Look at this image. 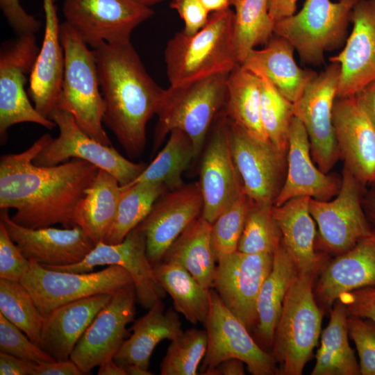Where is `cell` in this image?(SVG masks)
<instances>
[{
    "instance_id": "12",
    "label": "cell",
    "mask_w": 375,
    "mask_h": 375,
    "mask_svg": "<svg viewBox=\"0 0 375 375\" xmlns=\"http://www.w3.org/2000/svg\"><path fill=\"white\" fill-rule=\"evenodd\" d=\"M40 49L35 35H17L5 41L0 49V137L1 143L12 126L30 122L51 130L56 126L33 106L26 93L30 74Z\"/></svg>"
},
{
    "instance_id": "17",
    "label": "cell",
    "mask_w": 375,
    "mask_h": 375,
    "mask_svg": "<svg viewBox=\"0 0 375 375\" xmlns=\"http://www.w3.org/2000/svg\"><path fill=\"white\" fill-rule=\"evenodd\" d=\"M111 265H119L130 274L137 301L143 308L149 310L166 296L147 256L145 235L138 226L119 243H97L77 263L45 267L56 271L83 273L92 272L97 266Z\"/></svg>"
},
{
    "instance_id": "42",
    "label": "cell",
    "mask_w": 375,
    "mask_h": 375,
    "mask_svg": "<svg viewBox=\"0 0 375 375\" xmlns=\"http://www.w3.org/2000/svg\"><path fill=\"white\" fill-rule=\"evenodd\" d=\"M260 79V115L269 140L278 149L288 150L290 128L293 114L288 101L265 76Z\"/></svg>"
},
{
    "instance_id": "30",
    "label": "cell",
    "mask_w": 375,
    "mask_h": 375,
    "mask_svg": "<svg viewBox=\"0 0 375 375\" xmlns=\"http://www.w3.org/2000/svg\"><path fill=\"white\" fill-rule=\"evenodd\" d=\"M164 308L162 300H159L134 322L133 333L113 357L118 365L133 364L149 370L156 345L164 340H172L183 333L178 312L172 308L165 311Z\"/></svg>"
},
{
    "instance_id": "19",
    "label": "cell",
    "mask_w": 375,
    "mask_h": 375,
    "mask_svg": "<svg viewBox=\"0 0 375 375\" xmlns=\"http://www.w3.org/2000/svg\"><path fill=\"white\" fill-rule=\"evenodd\" d=\"M136 300L131 283L113 294L88 327L70 356L84 374L117 353L128 335L126 326L134 319Z\"/></svg>"
},
{
    "instance_id": "57",
    "label": "cell",
    "mask_w": 375,
    "mask_h": 375,
    "mask_svg": "<svg viewBox=\"0 0 375 375\" xmlns=\"http://www.w3.org/2000/svg\"><path fill=\"white\" fill-rule=\"evenodd\" d=\"M99 367L98 375H126L123 367L118 365L113 358L104 361Z\"/></svg>"
},
{
    "instance_id": "43",
    "label": "cell",
    "mask_w": 375,
    "mask_h": 375,
    "mask_svg": "<svg viewBox=\"0 0 375 375\" xmlns=\"http://www.w3.org/2000/svg\"><path fill=\"white\" fill-rule=\"evenodd\" d=\"M206 330L188 329L171 340L160 363L161 375H196L207 349Z\"/></svg>"
},
{
    "instance_id": "55",
    "label": "cell",
    "mask_w": 375,
    "mask_h": 375,
    "mask_svg": "<svg viewBox=\"0 0 375 375\" xmlns=\"http://www.w3.org/2000/svg\"><path fill=\"white\" fill-rule=\"evenodd\" d=\"M355 96L375 126V80Z\"/></svg>"
},
{
    "instance_id": "52",
    "label": "cell",
    "mask_w": 375,
    "mask_h": 375,
    "mask_svg": "<svg viewBox=\"0 0 375 375\" xmlns=\"http://www.w3.org/2000/svg\"><path fill=\"white\" fill-rule=\"evenodd\" d=\"M78 365L70 358L36 363L34 375H82Z\"/></svg>"
},
{
    "instance_id": "58",
    "label": "cell",
    "mask_w": 375,
    "mask_h": 375,
    "mask_svg": "<svg viewBox=\"0 0 375 375\" xmlns=\"http://www.w3.org/2000/svg\"><path fill=\"white\" fill-rule=\"evenodd\" d=\"M210 13L220 12L230 8L231 0H201Z\"/></svg>"
},
{
    "instance_id": "15",
    "label": "cell",
    "mask_w": 375,
    "mask_h": 375,
    "mask_svg": "<svg viewBox=\"0 0 375 375\" xmlns=\"http://www.w3.org/2000/svg\"><path fill=\"white\" fill-rule=\"evenodd\" d=\"M203 150L198 182L203 202L201 215L213 223L244 192L231 149L228 119L223 109L210 129Z\"/></svg>"
},
{
    "instance_id": "8",
    "label": "cell",
    "mask_w": 375,
    "mask_h": 375,
    "mask_svg": "<svg viewBox=\"0 0 375 375\" xmlns=\"http://www.w3.org/2000/svg\"><path fill=\"white\" fill-rule=\"evenodd\" d=\"M20 283L30 292L44 317L67 303L96 294H113L133 283L130 274L119 265L79 273L50 269L32 261Z\"/></svg>"
},
{
    "instance_id": "47",
    "label": "cell",
    "mask_w": 375,
    "mask_h": 375,
    "mask_svg": "<svg viewBox=\"0 0 375 375\" xmlns=\"http://www.w3.org/2000/svg\"><path fill=\"white\" fill-rule=\"evenodd\" d=\"M30 267L31 261L23 255L0 221V278L20 282Z\"/></svg>"
},
{
    "instance_id": "28",
    "label": "cell",
    "mask_w": 375,
    "mask_h": 375,
    "mask_svg": "<svg viewBox=\"0 0 375 375\" xmlns=\"http://www.w3.org/2000/svg\"><path fill=\"white\" fill-rule=\"evenodd\" d=\"M294 50L287 40L274 34L263 49H252L241 65L257 76H266L293 103L317 75L297 65Z\"/></svg>"
},
{
    "instance_id": "20",
    "label": "cell",
    "mask_w": 375,
    "mask_h": 375,
    "mask_svg": "<svg viewBox=\"0 0 375 375\" xmlns=\"http://www.w3.org/2000/svg\"><path fill=\"white\" fill-rule=\"evenodd\" d=\"M199 183L184 184L162 194L138 226L145 235L147 253L153 265L160 262L181 233L203 210Z\"/></svg>"
},
{
    "instance_id": "44",
    "label": "cell",
    "mask_w": 375,
    "mask_h": 375,
    "mask_svg": "<svg viewBox=\"0 0 375 375\" xmlns=\"http://www.w3.org/2000/svg\"><path fill=\"white\" fill-rule=\"evenodd\" d=\"M252 200L244 192L212 223L211 242L216 262L238 251Z\"/></svg>"
},
{
    "instance_id": "6",
    "label": "cell",
    "mask_w": 375,
    "mask_h": 375,
    "mask_svg": "<svg viewBox=\"0 0 375 375\" xmlns=\"http://www.w3.org/2000/svg\"><path fill=\"white\" fill-rule=\"evenodd\" d=\"M60 38L65 72L57 107L69 112L90 138L112 146L103 128L104 103L93 51L65 22L60 24Z\"/></svg>"
},
{
    "instance_id": "11",
    "label": "cell",
    "mask_w": 375,
    "mask_h": 375,
    "mask_svg": "<svg viewBox=\"0 0 375 375\" xmlns=\"http://www.w3.org/2000/svg\"><path fill=\"white\" fill-rule=\"evenodd\" d=\"M210 308L204 324L208 344L199 374L229 358L241 360L253 375L278 374L272 353L261 348L245 325L226 306L214 290H210Z\"/></svg>"
},
{
    "instance_id": "2",
    "label": "cell",
    "mask_w": 375,
    "mask_h": 375,
    "mask_svg": "<svg viewBox=\"0 0 375 375\" xmlns=\"http://www.w3.org/2000/svg\"><path fill=\"white\" fill-rule=\"evenodd\" d=\"M92 51L104 103L103 122L130 157H139L147 142V124L157 113L163 89L131 42L105 43Z\"/></svg>"
},
{
    "instance_id": "14",
    "label": "cell",
    "mask_w": 375,
    "mask_h": 375,
    "mask_svg": "<svg viewBox=\"0 0 375 375\" xmlns=\"http://www.w3.org/2000/svg\"><path fill=\"white\" fill-rule=\"evenodd\" d=\"M340 65L331 62L292 103L293 114L303 124L312 160L328 174L340 158L333 123V108L340 80Z\"/></svg>"
},
{
    "instance_id": "10",
    "label": "cell",
    "mask_w": 375,
    "mask_h": 375,
    "mask_svg": "<svg viewBox=\"0 0 375 375\" xmlns=\"http://www.w3.org/2000/svg\"><path fill=\"white\" fill-rule=\"evenodd\" d=\"M49 119L59 128L33 160L40 166H53L72 158L88 161L103 169L124 186L136 179L145 169L144 162H133L122 156L112 146L104 145L86 134L67 111L56 107Z\"/></svg>"
},
{
    "instance_id": "40",
    "label": "cell",
    "mask_w": 375,
    "mask_h": 375,
    "mask_svg": "<svg viewBox=\"0 0 375 375\" xmlns=\"http://www.w3.org/2000/svg\"><path fill=\"white\" fill-rule=\"evenodd\" d=\"M0 313L40 347L45 317L20 282L0 278Z\"/></svg>"
},
{
    "instance_id": "27",
    "label": "cell",
    "mask_w": 375,
    "mask_h": 375,
    "mask_svg": "<svg viewBox=\"0 0 375 375\" xmlns=\"http://www.w3.org/2000/svg\"><path fill=\"white\" fill-rule=\"evenodd\" d=\"M112 297L96 294L53 309L45 317L40 347L55 360L69 359L83 334Z\"/></svg>"
},
{
    "instance_id": "26",
    "label": "cell",
    "mask_w": 375,
    "mask_h": 375,
    "mask_svg": "<svg viewBox=\"0 0 375 375\" xmlns=\"http://www.w3.org/2000/svg\"><path fill=\"white\" fill-rule=\"evenodd\" d=\"M375 285V230L353 247L338 255L321 269L314 288L315 299L331 309L344 293Z\"/></svg>"
},
{
    "instance_id": "21",
    "label": "cell",
    "mask_w": 375,
    "mask_h": 375,
    "mask_svg": "<svg viewBox=\"0 0 375 375\" xmlns=\"http://www.w3.org/2000/svg\"><path fill=\"white\" fill-rule=\"evenodd\" d=\"M333 123L344 167L364 187L375 181V126L356 96L337 97Z\"/></svg>"
},
{
    "instance_id": "56",
    "label": "cell",
    "mask_w": 375,
    "mask_h": 375,
    "mask_svg": "<svg viewBox=\"0 0 375 375\" xmlns=\"http://www.w3.org/2000/svg\"><path fill=\"white\" fill-rule=\"evenodd\" d=\"M362 206L369 224L375 230V193L371 190L363 192Z\"/></svg>"
},
{
    "instance_id": "31",
    "label": "cell",
    "mask_w": 375,
    "mask_h": 375,
    "mask_svg": "<svg viewBox=\"0 0 375 375\" xmlns=\"http://www.w3.org/2000/svg\"><path fill=\"white\" fill-rule=\"evenodd\" d=\"M121 185L109 172L99 169L74 211L76 225L97 244L103 242L115 220L122 195Z\"/></svg>"
},
{
    "instance_id": "16",
    "label": "cell",
    "mask_w": 375,
    "mask_h": 375,
    "mask_svg": "<svg viewBox=\"0 0 375 375\" xmlns=\"http://www.w3.org/2000/svg\"><path fill=\"white\" fill-rule=\"evenodd\" d=\"M228 136L245 194L253 201L274 203L285 179L287 152L252 137L229 119Z\"/></svg>"
},
{
    "instance_id": "3",
    "label": "cell",
    "mask_w": 375,
    "mask_h": 375,
    "mask_svg": "<svg viewBox=\"0 0 375 375\" xmlns=\"http://www.w3.org/2000/svg\"><path fill=\"white\" fill-rule=\"evenodd\" d=\"M234 12L210 14L193 35L181 31L167 42L164 56L172 86L188 84L217 74H229L240 62L233 42Z\"/></svg>"
},
{
    "instance_id": "22",
    "label": "cell",
    "mask_w": 375,
    "mask_h": 375,
    "mask_svg": "<svg viewBox=\"0 0 375 375\" xmlns=\"http://www.w3.org/2000/svg\"><path fill=\"white\" fill-rule=\"evenodd\" d=\"M0 221L23 255L44 267L65 266L81 261L95 244L78 226L29 228L15 223L8 209H1Z\"/></svg>"
},
{
    "instance_id": "48",
    "label": "cell",
    "mask_w": 375,
    "mask_h": 375,
    "mask_svg": "<svg viewBox=\"0 0 375 375\" xmlns=\"http://www.w3.org/2000/svg\"><path fill=\"white\" fill-rule=\"evenodd\" d=\"M0 8L17 35H35L39 31L40 22L24 10L19 0H0Z\"/></svg>"
},
{
    "instance_id": "59",
    "label": "cell",
    "mask_w": 375,
    "mask_h": 375,
    "mask_svg": "<svg viewBox=\"0 0 375 375\" xmlns=\"http://www.w3.org/2000/svg\"><path fill=\"white\" fill-rule=\"evenodd\" d=\"M125 372L126 375H152L153 373L150 372L149 370H145L140 367L133 365V364H129L122 366Z\"/></svg>"
},
{
    "instance_id": "18",
    "label": "cell",
    "mask_w": 375,
    "mask_h": 375,
    "mask_svg": "<svg viewBox=\"0 0 375 375\" xmlns=\"http://www.w3.org/2000/svg\"><path fill=\"white\" fill-rule=\"evenodd\" d=\"M273 264V253L235 251L217 261L212 288L249 329L258 322L259 292Z\"/></svg>"
},
{
    "instance_id": "38",
    "label": "cell",
    "mask_w": 375,
    "mask_h": 375,
    "mask_svg": "<svg viewBox=\"0 0 375 375\" xmlns=\"http://www.w3.org/2000/svg\"><path fill=\"white\" fill-rule=\"evenodd\" d=\"M269 0H231L234 8L233 42L240 64L258 45L274 35L275 22L269 12Z\"/></svg>"
},
{
    "instance_id": "62",
    "label": "cell",
    "mask_w": 375,
    "mask_h": 375,
    "mask_svg": "<svg viewBox=\"0 0 375 375\" xmlns=\"http://www.w3.org/2000/svg\"><path fill=\"white\" fill-rule=\"evenodd\" d=\"M54 2H56L57 0H53Z\"/></svg>"
},
{
    "instance_id": "46",
    "label": "cell",
    "mask_w": 375,
    "mask_h": 375,
    "mask_svg": "<svg viewBox=\"0 0 375 375\" xmlns=\"http://www.w3.org/2000/svg\"><path fill=\"white\" fill-rule=\"evenodd\" d=\"M347 325L358 353L360 374L375 375V322L348 315Z\"/></svg>"
},
{
    "instance_id": "24",
    "label": "cell",
    "mask_w": 375,
    "mask_h": 375,
    "mask_svg": "<svg viewBox=\"0 0 375 375\" xmlns=\"http://www.w3.org/2000/svg\"><path fill=\"white\" fill-rule=\"evenodd\" d=\"M340 186V179L316 167L307 132L301 121L294 116L288 138L286 176L274 205L281 206L299 197L328 201L338 194Z\"/></svg>"
},
{
    "instance_id": "32",
    "label": "cell",
    "mask_w": 375,
    "mask_h": 375,
    "mask_svg": "<svg viewBox=\"0 0 375 375\" xmlns=\"http://www.w3.org/2000/svg\"><path fill=\"white\" fill-rule=\"evenodd\" d=\"M297 269L282 241L273 253L272 269L260 288L258 302L257 336L266 347H272L283 303Z\"/></svg>"
},
{
    "instance_id": "25",
    "label": "cell",
    "mask_w": 375,
    "mask_h": 375,
    "mask_svg": "<svg viewBox=\"0 0 375 375\" xmlns=\"http://www.w3.org/2000/svg\"><path fill=\"white\" fill-rule=\"evenodd\" d=\"M44 34L30 74L28 94L35 109L49 118L60 100L65 72L60 24L53 0H43Z\"/></svg>"
},
{
    "instance_id": "45",
    "label": "cell",
    "mask_w": 375,
    "mask_h": 375,
    "mask_svg": "<svg viewBox=\"0 0 375 375\" xmlns=\"http://www.w3.org/2000/svg\"><path fill=\"white\" fill-rule=\"evenodd\" d=\"M0 352L36 363L55 360L0 313Z\"/></svg>"
},
{
    "instance_id": "9",
    "label": "cell",
    "mask_w": 375,
    "mask_h": 375,
    "mask_svg": "<svg viewBox=\"0 0 375 375\" xmlns=\"http://www.w3.org/2000/svg\"><path fill=\"white\" fill-rule=\"evenodd\" d=\"M62 14L92 49L131 42L133 31L154 15L138 0H63Z\"/></svg>"
},
{
    "instance_id": "5",
    "label": "cell",
    "mask_w": 375,
    "mask_h": 375,
    "mask_svg": "<svg viewBox=\"0 0 375 375\" xmlns=\"http://www.w3.org/2000/svg\"><path fill=\"white\" fill-rule=\"evenodd\" d=\"M315 276L297 271L285 297L271 353L278 374L301 375L317 344L322 311L314 293Z\"/></svg>"
},
{
    "instance_id": "51",
    "label": "cell",
    "mask_w": 375,
    "mask_h": 375,
    "mask_svg": "<svg viewBox=\"0 0 375 375\" xmlns=\"http://www.w3.org/2000/svg\"><path fill=\"white\" fill-rule=\"evenodd\" d=\"M36 362L0 352L1 375H34Z\"/></svg>"
},
{
    "instance_id": "13",
    "label": "cell",
    "mask_w": 375,
    "mask_h": 375,
    "mask_svg": "<svg viewBox=\"0 0 375 375\" xmlns=\"http://www.w3.org/2000/svg\"><path fill=\"white\" fill-rule=\"evenodd\" d=\"M363 188L344 167L338 194L328 201L310 199V214L317 223L320 246L341 254L374 231L362 206Z\"/></svg>"
},
{
    "instance_id": "60",
    "label": "cell",
    "mask_w": 375,
    "mask_h": 375,
    "mask_svg": "<svg viewBox=\"0 0 375 375\" xmlns=\"http://www.w3.org/2000/svg\"><path fill=\"white\" fill-rule=\"evenodd\" d=\"M138 1L146 6L151 7L152 6L161 3L164 0H138Z\"/></svg>"
},
{
    "instance_id": "1",
    "label": "cell",
    "mask_w": 375,
    "mask_h": 375,
    "mask_svg": "<svg viewBox=\"0 0 375 375\" xmlns=\"http://www.w3.org/2000/svg\"><path fill=\"white\" fill-rule=\"evenodd\" d=\"M51 138L44 134L26 150L0 158V209H15L11 218L24 227L76 226V207L99 171L77 158L53 166L35 165L33 160Z\"/></svg>"
},
{
    "instance_id": "37",
    "label": "cell",
    "mask_w": 375,
    "mask_h": 375,
    "mask_svg": "<svg viewBox=\"0 0 375 375\" xmlns=\"http://www.w3.org/2000/svg\"><path fill=\"white\" fill-rule=\"evenodd\" d=\"M195 159L194 148L190 137L181 130H174L169 133L165 146L142 173L123 187L150 182L162 183L169 190H175L184 185L183 173Z\"/></svg>"
},
{
    "instance_id": "61",
    "label": "cell",
    "mask_w": 375,
    "mask_h": 375,
    "mask_svg": "<svg viewBox=\"0 0 375 375\" xmlns=\"http://www.w3.org/2000/svg\"><path fill=\"white\" fill-rule=\"evenodd\" d=\"M371 187H372V189H371V191H372L374 193H375V181H373L371 184H370Z\"/></svg>"
},
{
    "instance_id": "54",
    "label": "cell",
    "mask_w": 375,
    "mask_h": 375,
    "mask_svg": "<svg viewBox=\"0 0 375 375\" xmlns=\"http://www.w3.org/2000/svg\"><path fill=\"white\" fill-rule=\"evenodd\" d=\"M244 364L243 361L238 358H229L206 371L203 375H244Z\"/></svg>"
},
{
    "instance_id": "34",
    "label": "cell",
    "mask_w": 375,
    "mask_h": 375,
    "mask_svg": "<svg viewBox=\"0 0 375 375\" xmlns=\"http://www.w3.org/2000/svg\"><path fill=\"white\" fill-rule=\"evenodd\" d=\"M348 313L339 299L330 311V320L323 331L321 344L311 375H358L359 363L349 342Z\"/></svg>"
},
{
    "instance_id": "49",
    "label": "cell",
    "mask_w": 375,
    "mask_h": 375,
    "mask_svg": "<svg viewBox=\"0 0 375 375\" xmlns=\"http://www.w3.org/2000/svg\"><path fill=\"white\" fill-rule=\"evenodd\" d=\"M169 7L175 10L184 22L183 32L193 35L208 22L210 12L201 0H172Z\"/></svg>"
},
{
    "instance_id": "50",
    "label": "cell",
    "mask_w": 375,
    "mask_h": 375,
    "mask_svg": "<svg viewBox=\"0 0 375 375\" xmlns=\"http://www.w3.org/2000/svg\"><path fill=\"white\" fill-rule=\"evenodd\" d=\"M338 299L345 305L349 315L375 322V285L344 293Z\"/></svg>"
},
{
    "instance_id": "7",
    "label": "cell",
    "mask_w": 375,
    "mask_h": 375,
    "mask_svg": "<svg viewBox=\"0 0 375 375\" xmlns=\"http://www.w3.org/2000/svg\"><path fill=\"white\" fill-rule=\"evenodd\" d=\"M358 1L306 0L299 12L275 22L274 34L287 40L303 62L319 65L324 52L345 38Z\"/></svg>"
},
{
    "instance_id": "39",
    "label": "cell",
    "mask_w": 375,
    "mask_h": 375,
    "mask_svg": "<svg viewBox=\"0 0 375 375\" xmlns=\"http://www.w3.org/2000/svg\"><path fill=\"white\" fill-rule=\"evenodd\" d=\"M122 191L115 220L103 242H122L150 212L154 203L167 188L160 183L142 182L121 186Z\"/></svg>"
},
{
    "instance_id": "53",
    "label": "cell",
    "mask_w": 375,
    "mask_h": 375,
    "mask_svg": "<svg viewBox=\"0 0 375 375\" xmlns=\"http://www.w3.org/2000/svg\"><path fill=\"white\" fill-rule=\"evenodd\" d=\"M297 0H269V12L274 22L295 13Z\"/></svg>"
},
{
    "instance_id": "36",
    "label": "cell",
    "mask_w": 375,
    "mask_h": 375,
    "mask_svg": "<svg viewBox=\"0 0 375 375\" xmlns=\"http://www.w3.org/2000/svg\"><path fill=\"white\" fill-rule=\"evenodd\" d=\"M155 275L172 297L174 309L192 324H205L210 308V290L203 287L181 265L161 261L153 265Z\"/></svg>"
},
{
    "instance_id": "29",
    "label": "cell",
    "mask_w": 375,
    "mask_h": 375,
    "mask_svg": "<svg viewBox=\"0 0 375 375\" xmlns=\"http://www.w3.org/2000/svg\"><path fill=\"white\" fill-rule=\"evenodd\" d=\"M310 198L299 197L281 206H273V215L282 235V242L298 272L315 275L323 267V258L315 251L316 229L309 208Z\"/></svg>"
},
{
    "instance_id": "41",
    "label": "cell",
    "mask_w": 375,
    "mask_h": 375,
    "mask_svg": "<svg viewBox=\"0 0 375 375\" xmlns=\"http://www.w3.org/2000/svg\"><path fill=\"white\" fill-rule=\"evenodd\" d=\"M269 201H253L238 242V251L246 253H273L282 235Z\"/></svg>"
},
{
    "instance_id": "35",
    "label": "cell",
    "mask_w": 375,
    "mask_h": 375,
    "mask_svg": "<svg viewBox=\"0 0 375 375\" xmlns=\"http://www.w3.org/2000/svg\"><path fill=\"white\" fill-rule=\"evenodd\" d=\"M260 78L239 64L228 74L223 111L250 135L267 141L260 119Z\"/></svg>"
},
{
    "instance_id": "23",
    "label": "cell",
    "mask_w": 375,
    "mask_h": 375,
    "mask_svg": "<svg viewBox=\"0 0 375 375\" xmlns=\"http://www.w3.org/2000/svg\"><path fill=\"white\" fill-rule=\"evenodd\" d=\"M351 22L344 48L329 58L340 65L337 97L355 96L375 80V0L358 1Z\"/></svg>"
},
{
    "instance_id": "4",
    "label": "cell",
    "mask_w": 375,
    "mask_h": 375,
    "mask_svg": "<svg viewBox=\"0 0 375 375\" xmlns=\"http://www.w3.org/2000/svg\"><path fill=\"white\" fill-rule=\"evenodd\" d=\"M228 74H217L163 90L156 113L153 152L168 134L178 129L192 141L197 158L213 122L224 106Z\"/></svg>"
},
{
    "instance_id": "33",
    "label": "cell",
    "mask_w": 375,
    "mask_h": 375,
    "mask_svg": "<svg viewBox=\"0 0 375 375\" xmlns=\"http://www.w3.org/2000/svg\"><path fill=\"white\" fill-rule=\"evenodd\" d=\"M211 228L212 223L201 215L176 238L162 260L181 265L208 290L212 288L217 266Z\"/></svg>"
}]
</instances>
